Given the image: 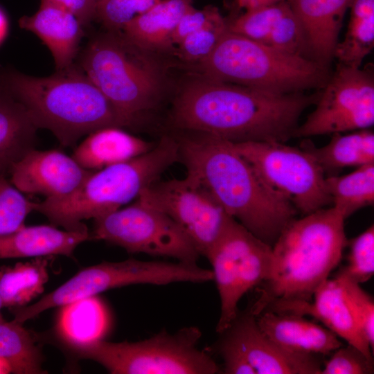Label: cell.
Here are the masks:
<instances>
[{
  "mask_svg": "<svg viewBox=\"0 0 374 374\" xmlns=\"http://www.w3.org/2000/svg\"><path fill=\"white\" fill-rule=\"evenodd\" d=\"M91 240L89 231L60 230L54 225H24L0 236V259L65 256L73 257L76 247Z\"/></svg>",
  "mask_w": 374,
  "mask_h": 374,
  "instance_id": "obj_21",
  "label": "cell"
},
{
  "mask_svg": "<svg viewBox=\"0 0 374 374\" xmlns=\"http://www.w3.org/2000/svg\"><path fill=\"white\" fill-rule=\"evenodd\" d=\"M37 127L25 107L8 90L0 73V175L34 148Z\"/></svg>",
  "mask_w": 374,
  "mask_h": 374,
  "instance_id": "obj_25",
  "label": "cell"
},
{
  "mask_svg": "<svg viewBox=\"0 0 374 374\" xmlns=\"http://www.w3.org/2000/svg\"><path fill=\"white\" fill-rule=\"evenodd\" d=\"M287 0H235L238 6L245 10L270 6Z\"/></svg>",
  "mask_w": 374,
  "mask_h": 374,
  "instance_id": "obj_42",
  "label": "cell"
},
{
  "mask_svg": "<svg viewBox=\"0 0 374 374\" xmlns=\"http://www.w3.org/2000/svg\"><path fill=\"white\" fill-rule=\"evenodd\" d=\"M8 90L25 107L37 128L51 131L64 146L105 127H130L79 66L47 77L17 71L1 74Z\"/></svg>",
  "mask_w": 374,
  "mask_h": 374,
  "instance_id": "obj_4",
  "label": "cell"
},
{
  "mask_svg": "<svg viewBox=\"0 0 374 374\" xmlns=\"http://www.w3.org/2000/svg\"><path fill=\"white\" fill-rule=\"evenodd\" d=\"M345 37L335 51L339 64L360 67L374 46V0H352Z\"/></svg>",
  "mask_w": 374,
  "mask_h": 374,
  "instance_id": "obj_29",
  "label": "cell"
},
{
  "mask_svg": "<svg viewBox=\"0 0 374 374\" xmlns=\"http://www.w3.org/2000/svg\"><path fill=\"white\" fill-rule=\"evenodd\" d=\"M193 0H160L121 30L132 44L147 52L170 48L175 29Z\"/></svg>",
  "mask_w": 374,
  "mask_h": 374,
  "instance_id": "obj_23",
  "label": "cell"
},
{
  "mask_svg": "<svg viewBox=\"0 0 374 374\" xmlns=\"http://www.w3.org/2000/svg\"><path fill=\"white\" fill-rule=\"evenodd\" d=\"M155 145L121 127H105L87 134L71 157L84 169L96 171L137 157Z\"/></svg>",
  "mask_w": 374,
  "mask_h": 374,
  "instance_id": "obj_22",
  "label": "cell"
},
{
  "mask_svg": "<svg viewBox=\"0 0 374 374\" xmlns=\"http://www.w3.org/2000/svg\"><path fill=\"white\" fill-rule=\"evenodd\" d=\"M335 278L341 283L362 332L373 352L374 301L373 297L361 287L360 284L344 278L339 276Z\"/></svg>",
  "mask_w": 374,
  "mask_h": 374,
  "instance_id": "obj_38",
  "label": "cell"
},
{
  "mask_svg": "<svg viewBox=\"0 0 374 374\" xmlns=\"http://www.w3.org/2000/svg\"><path fill=\"white\" fill-rule=\"evenodd\" d=\"M195 326L170 333L163 330L139 341L101 339L72 352L94 361L112 374H215L221 371L209 352L198 347Z\"/></svg>",
  "mask_w": 374,
  "mask_h": 374,
  "instance_id": "obj_8",
  "label": "cell"
},
{
  "mask_svg": "<svg viewBox=\"0 0 374 374\" xmlns=\"http://www.w3.org/2000/svg\"><path fill=\"white\" fill-rule=\"evenodd\" d=\"M228 31V19L222 15L177 44L180 58L196 64L206 58Z\"/></svg>",
  "mask_w": 374,
  "mask_h": 374,
  "instance_id": "obj_34",
  "label": "cell"
},
{
  "mask_svg": "<svg viewBox=\"0 0 374 374\" xmlns=\"http://www.w3.org/2000/svg\"><path fill=\"white\" fill-rule=\"evenodd\" d=\"M60 308L55 321L56 335L71 351L105 339L110 326V315L97 296L78 299Z\"/></svg>",
  "mask_w": 374,
  "mask_h": 374,
  "instance_id": "obj_24",
  "label": "cell"
},
{
  "mask_svg": "<svg viewBox=\"0 0 374 374\" xmlns=\"http://www.w3.org/2000/svg\"><path fill=\"white\" fill-rule=\"evenodd\" d=\"M91 240H103L131 253H143L197 263L195 246L169 217L138 199L132 205L94 219Z\"/></svg>",
  "mask_w": 374,
  "mask_h": 374,
  "instance_id": "obj_12",
  "label": "cell"
},
{
  "mask_svg": "<svg viewBox=\"0 0 374 374\" xmlns=\"http://www.w3.org/2000/svg\"><path fill=\"white\" fill-rule=\"evenodd\" d=\"M19 26L36 35L51 51L56 71L73 64L84 36L83 26L70 11L53 3L41 1L38 10L24 16Z\"/></svg>",
  "mask_w": 374,
  "mask_h": 374,
  "instance_id": "obj_19",
  "label": "cell"
},
{
  "mask_svg": "<svg viewBox=\"0 0 374 374\" xmlns=\"http://www.w3.org/2000/svg\"><path fill=\"white\" fill-rule=\"evenodd\" d=\"M52 257H37L0 268V299L3 308L13 310L26 306L44 292Z\"/></svg>",
  "mask_w": 374,
  "mask_h": 374,
  "instance_id": "obj_27",
  "label": "cell"
},
{
  "mask_svg": "<svg viewBox=\"0 0 374 374\" xmlns=\"http://www.w3.org/2000/svg\"><path fill=\"white\" fill-rule=\"evenodd\" d=\"M160 0H103L97 6V18L108 30L121 31L135 17Z\"/></svg>",
  "mask_w": 374,
  "mask_h": 374,
  "instance_id": "obj_36",
  "label": "cell"
},
{
  "mask_svg": "<svg viewBox=\"0 0 374 374\" xmlns=\"http://www.w3.org/2000/svg\"><path fill=\"white\" fill-rule=\"evenodd\" d=\"M37 203L28 199L6 176L0 175V236L23 226L27 216L36 211Z\"/></svg>",
  "mask_w": 374,
  "mask_h": 374,
  "instance_id": "obj_32",
  "label": "cell"
},
{
  "mask_svg": "<svg viewBox=\"0 0 374 374\" xmlns=\"http://www.w3.org/2000/svg\"><path fill=\"white\" fill-rule=\"evenodd\" d=\"M212 280V271L197 263L143 261L134 258L119 262L104 261L80 270L32 305L12 310L13 319L24 323L51 308L130 285L202 283Z\"/></svg>",
  "mask_w": 374,
  "mask_h": 374,
  "instance_id": "obj_9",
  "label": "cell"
},
{
  "mask_svg": "<svg viewBox=\"0 0 374 374\" xmlns=\"http://www.w3.org/2000/svg\"><path fill=\"white\" fill-rule=\"evenodd\" d=\"M206 258L220 296L215 331L220 334L238 316L242 297L269 278L272 247L232 218Z\"/></svg>",
  "mask_w": 374,
  "mask_h": 374,
  "instance_id": "obj_10",
  "label": "cell"
},
{
  "mask_svg": "<svg viewBox=\"0 0 374 374\" xmlns=\"http://www.w3.org/2000/svg\"><path fill=\"white\" fill-rule=\"evenodd\" d=\"M59 6L72 12L83 26H88L97 18V3L95 0H41Z\"/></svg>",
  "mask_w": 374,
  "mask_h": 374,
  "instance_id": "obj_41",
  "label": "cell"
},
{
  "mask_svg": "<svg viewBox=\"0 0 374 374\" xmlns=\"http://www.w3.org/2000/svg\"><path fill=\"white\" fill-rule=\"evenodd\" d=\"M320 91L276 94L200 76L187 82L173 105L175 127L233 143H285Z\"/></svg>",
  "mask_w": 374,
  "mask_h": 374,
  "instance_id": "obj_1",
  "label": "cell"
},
{
  "mask_svg": "<svg viewBox=\"0 0 374 374\" xmlns=\"http://www.w3.org/2000/svg\"><path fill=\"white\" fill-rule=\"evenodd\" d=\"M321 89L315 109L298 125L294 137L342 133L373 125V64L361 69L338 63Z\"/></svg>",
  "mask_w": 374,
  "mask_h": 374,
  "instance_id": "obj_13",
  "label": "cell"
},
{
  "mask_svg": "<svg viewBox=\"0 0 374 374\" xmlns=\"http://www.w3.org/2000/svg\"><path fill=\"white\" fill-rule=\"evenodd\" d=\"M222 16L219 9L208 5L202 9L194 6L187 10L179 19L173 33L172 46L177 45L188 35L202 29Z\"/></svg>",
  "mask_w": 374,
  "mask_h": 374,
  "instance_id": "obj_39",
  "label": "cell"
},
{
  "mask_svg": "<svg viewBox=\"0 0 374 374\" xmlns=\"http://www.w3.org/2000/svg\"><path fill=\"white\" fill-rule=\"evenodd\" d=\"M179 159L187 173L213 195L225 211L272 247L297 213L267 185L232 142L212 135L179 141Z\"/></svg>",
  "mask_w": 374,
  "mask_h": 374,
  "instance_id": "obj_2",
  "label": "cell"
},
{
  "mask_svg": "<svg viewBox=\"0 0 374 374\" xmlns=\"http://www.w3.org/2000/svg\"><path fill=\"white\" fill-rule=\"evenodd\" d=\"M169 217L188 235L200 256L207 254L233 218L195 177L157 181L138 197Z\"/></svg>",
  "mask_w": 374,
  "mask_h": 374,
  "instance_id": "obj_14",
  "label": "cell"
},
{
  "mask_svg": "<svg viewBox=\"0 0 374 374\" xmlns=\"http://www.w3.org/2000/svg\"><path fill=\"white\" fill-rule=\"evenodd\" d=\"M93 171L58 150H30L15 163L10 183L22 193L59 199L73 193Z\"/></svg>",
  "mask_w": 374,
  "mask_h": 374,
  "instance_id": "obj_16",
  "label": "cell"
},
{
  "mask_svg": "<svg viewBox=\"0 0 374 374\" xmlns=\"http://www.w3.org/2000/svg\"><path fill=\"white\" fill-rule=\"evenodd\" d=\"M11 373L8 365L0 359V374Z\"/></svg>",
  "mask_w": 374,
  "mask_h": 374,
  "instance_id": "obj_44",
  "label": "cell"
},
{
  "mask_svg": "<svg viewBox=\"0 0 374 374\" xmlns=\"http://www.w3.org/2000/svg\"><path fill=\"white\" fill-rule=\"evenodd\" d=\"M373 371V357L348 344L331 353L330 358L323 363L321 374H371Z\"/></svg>",
  "mask_w": 374,
  "mask_h": 374,
  "instance_id": "obj_37",
  "label": "cell"
},
{
  "mask_svg": "<svg viewBox=\"0 0 374 374\" xmlns=\"http://www.w3.org/2000/svg\"><path fill=\"white\" fill-rule=\"evenodd\" d=\"M328 144L316 147L310 141H303L301 148L309 152L324 173H332L347 167H359L374 163V134L368 129L341 134H332Z\"/></svg>",
  "mask_w": 374,
  "mask_h": 374,
  "instance_id": "obj_26",
  "label": "cell"
},
{
  "mask_svg": "<svg viewBox=\"0 0 374 374\" xmlns=\"http://www.w3.org/2000/svg\"><path fill=\"white\" fill-rule=\"evenodd\" d=\"M222 339L235 347L256 374H321L323 363L318 355L292 352L283 348L259 328L249 310L238 316Z\"/></svg>",
  "mask_w": 374,
  "mask_h": 374,
  "instance_id": "obj_15",
  "label": "cell"
},
{
  "mask_svg": "<svg viewBox=\"0 0 374 374\" xmlns=\"http://www.w3.org/2000/svg\"><path fill=\"white\" fill-rule=\"evenodd\" d=\"M0 359L15 374H41L42 350L35 335L14 319L0 320Z\"/></svg>",
  "mask_w": 374,
  "mask_h": 374,
  "instance_id": "obj_28",
  "label": "cell"
},
{
  "mask_svg": "<svg viewBox=\"0 0 374 374\" xmlns=\"http://www.w3.org/2000/svg\"><path fill=\"white\" fill-rule=\"evenodd\" d=\"M266 44L281 51L309 59L301 28L290 4L276 22Z\"/></svg>",
  "mask_w": 374,
  "mask_h": 374,
  "instance_id": "obj_35",
  "label": "cell"
},
{
  "mask_svg": "<svg viewBox=\"0 0 374 374\" xmlns=\"http://www.w3.org/2000/svg\"><path fill=\"white\" fill-rule=\"evenodd\" d=\"M256 318L260 329L268 337L292 352L327 355L343 345L331 330L303 316L267 310Z\"/></svg>",
  "mask_w": 374,
  "mask_h": 374,
  "instance_id": "obj_20",
  "label": "cell"
},
{
  "mask_svg": "<svg viewBox=\"0 0 374 374\" xmlns=\"http://www.w3.org/2000/svg\"><path fill=\"white\" fill-rule=\"evenodd\" d=\"M233 144L262 181L304 215L332 204L325 173L307 151L278 141Z\"/></svg>",
  "mask_w": 374,
  "mask_h": 374,
  "instance_id": "obj_11",
  "label": "cell"
},
{
  "mask_svg": "<svg viewBox=\"0 0 374 374\" xmlns=\"http://www.w3.org/2000/svg\"><path fill=\"white\" fill-rule=\"evenodd\" d=\"M326 186L332 206L346 219L358 210L373 204L374 163L359 166L343 176L326 177Z\"/></svg>",
  "mask_w": 374,
  "mask_h": 374,
  "instance_id": "obj_30",
  "label": "cell"
},
{
  "mask_svg": "<svg viewBox=\"0 0 374 374\" xmlns=\"http://www.w3.org/2000/svg\"><path fill=\"white\" fill-rule=\"evenodd\" d=\"M7 27V20L4 13L0 9V40L3 37Z\"/></svg>",
  "mask_w": 374,
  "mask_h": 374,
  "instance_id": "obj_43",
  "label": "cell"
},
{
  "mask_svg": "<svg viewBox=\"0 0 374 374\" xmlns=\"http://www.w3.org/2000/svg\"><path fill=\"white\" fill-rule=\"evenodd\" d=\"M310 316L321 322L340 339L373 357V351L364 338L353 307L340 280L327 279L314 292L310 301H276L265 310ZM264 310V311H265Z\"/></svg>",
  "mask_w": 374,
  "mask_h": 374,
  "instance_id": "obj_17",
  "label": "cell"
},
{
  "mask_svg": "<svg viewBox=\"0 0 374 374\" xmlns=\"http://www.w3.org/2000/svg\"><path fill=\"white\" fill-rule=\"evenodd\" d=\"M79 66L130 127L157 104L163 91L159 64L120 31L93 37L82 52Z\"/></svg>",
  "mask_w": 374,
  "mask_h": 374,
  "instance_id": "obj_7",
  "label": "cell"
},
{
  "mask_svg": "<svg viewBox=\"0 0 374 374\" xmlns=\"http://www.w3.org/2000/svg\"><path fill=\"white\" fill-rule=\"evenodd\" d=\"M200 76L265 92L289 94L321 89L329 68L227 31L213 52L195 64Z\"/></svg>",
  "mask_w": 374,
  "mask_h": 374,
  "instance_id": "obj_6",
  "label": "cell"
},
{
  "mask_svg": "<svg viewBox=\"0 0 374 374\" xmlns=\"http://www.w3.org/2000/svg\"><path fill=\"white\" fill-rule=\"evenodd\" d=\"M96 3H97V6L98 3H100V2H102L103 0H95Z\"/></svg>",
  "mask_w": 374,
  "mask_h": 374,
  "instance_id": "obj_46",
  "label": "cell"
},
{
  "mask_svg": "<svg viewBox=\"0 0 374 374\" xmlns=\"http://www.w3.org/2000/svg\"><path fill=\"white\" fill-rule=\"evenodd\" d=\"M345 217L335 206L294 218L272 245L269 278L249 309L255 317L276 301H310L338 266L348 240Z\"/></svg>",
  "mask_w": 374,
  "mask_h": 374,
  "instance_id": "obj_3",
  "label": "cell"
},
{
  "mask_svg": "<svg viewBox=\"0 0 374 374\" xmlns=\"http://www.w3.org/2000/svg\"><path fill=\"white\" fill-rule=\"evenodd\" d=\"M217 350L223 360L224 373L256 374L244 355L231 344L221 339Z\"/></svg>",
  "mask_w": 374,
  "mask_h": 374,
  "instance_id": "obj_40",
  "label": "cell"
},
{
  "mask_svg": "<svg viewBox=\"0 0 374 374\" xmlns=\"http://www.w3.org/2000/svg\"><path fill=\"white\" fill-rule=\"evenodd\" d=\"M3 308V305L1 299H0V320L3 319V317L1 314V310Z\"/></svg>",
  "mask_w": 374,
  "mask_h": 374,
  "instance_id": "obj_45",
  "label": "cell"
},
{
  "mask_svg": "<svg viewBox=\"0 0 374 374\" xmlns=\"http://www.w3.org/2000/svg\"><path fill=\"white\" fill-rule=\"evenodd\" d=\"M348 263L336 276L362 284L374 274V226L372 224L350 242Z\"/></svg>",
  "mask_w": 374,
  "mask_h": 374,
  "instance_id": "obj_33",
  "label": "cell"
},
{
  "mask_svg": "<svg viewBox=\"0 0 374 374\" xmlns=\"http://www.w3.org/2000/svg\"><path fill=\"white\" fill-rule=\"evenodd\" d=\"M178 159L179 141L163 136L152 149L137 157L93 171L71 195L38 202L36 211L54 226L88 231L83 220L115 211L138 198Z\"/></svg>",
  "mask_w": 374,
  "mask_h": 374,
  "instance_id": "obj_5",
  "label": "cell"
},
{
  "mask_svg": "<svg viewBox=\"0 0 374 374\" xmlns=\"http://www.w3.org/2000/svg\"><path fill=\"white\" fill-rule=\"evenodd\" d=\"M288 7L289 3L284 1L245 10L228 19V30L266 44L276 22Z\"/></svg>",
  "mask_w": 374,
  "mask_h": 374,
  "instance_id": "obj_31",
  "label": "cell"
},
{
  "mask_svg": "<svg viewBox=\"0 0 374 374\" xmlns=\"http://www.w3.org/2000/svg\"><path fill=\"white\" fill-rule=\"evenodd\" d=\"M352 0H287L302 30L308 57L329 68Z\"/></svg>",
  "mask_w": 374,
  "mask_h": 374,
  "instance_id": "obj_18",
  "label": "cell"
}]
</instances>
